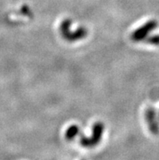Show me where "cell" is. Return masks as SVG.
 <instances>
[{"label": "cell", "instance_id": "6da1fadb", "mask_svg": "<svg viewBox=\"0 0 159 160\" xmlns=\"http://www.w3.org/2000/svg\"><path fill=\"white\" fill-rule=\"evenodd\" d=\"M72 22L71 19H65L61 23L59 30H60L62 38H64L67 35L69 34L68 37L66 38V40L71 42H77V41L85 38V37L88 35V29L85 28V27H81V28L77 29L76 31H73L72 33V32H70V26L72 25Z\"/></svg>", "mask_w": 159, "mask_h": 160}, {"label": "cell", "instance_id": "7a4b0ae2", "mask_svg": "<svg viewBox=\"0 0 159 160\" xmlns=\"http://www.w3.org/2000/svg\"><path fill=\"white\" fill-rule=\"evenodd\" d=\"M105 126L102 122H96L93 126V132L89 138L83 137L81 139V144L85 147H93L101 142Z\"/></svg>", "mask_w": 159, "mask_h": 160}, {"label": "cell", "instance_id": "3957f363", "mask_svg": "<svg viewBox=\"0 0 159 160\" xmlns=\"http://www.w3.org/2000/svg\"><path fill=\"white\" fill-rule=\"evenodd\" d=\"M157 22L155 20H150L144 24L139 28H137L134 32L132 33L131 38L134 42H141L145 41L149 36V32H153L155 28H157Z\"/></svg>", "mask_w": 159, "mask_h": 160}, {"label": "cell", "instance_id": "277c9868", "mask_svg": "<svg viewBox=\"0 0 159 160\" xmlns=\"http://www.w3.org/2000/svg\"><path fill=\"white\" fill-rule=\"evenodd\" d=\"M145 119L149 125L150 132L153 134L159 133V122L156 110L153 108H149L145 112Z\"/></svg>", "mask_w": 159, "mask_h": 160}, {"label": "cell", "instance_id": "5b68a950", "mask_svg": "<svg viewBox=\"0 0 159 160\" xmlns=\"http://www.w3.org/2000/svg\"><path fill=\"white\" fill-rule=\"evenodd\" d=\"M80 133V128L77 124H73V125L70 126L66 131L65 133V137L67 140H72L76 137Z\"/></svg>", "mask_w": 159, "mask_h": 160}, {"label": "cell", "instance_id": "8992f818", "mask_svg": "<svg viewBox=\"0 0 159 160\" xmlns=\"http://www.w3.org/2000/svg\"><path fill=\"white\" fill-rule=\"evenodd\" d=\"M145 42L149 44L159 46V35H153V36L149 37L147 39H145Z\"/></svg>", "mask_w": 159, "mask_h": 160}]
</instances>
